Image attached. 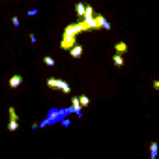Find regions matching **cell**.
<instances>
[{
	"label": "cell",
	"mask_w": 159,
	"mask_h": 159,
	"mask_svg": "<svg viewBox=\"0 0 159 159\" xmlns=\"http://www.w3.org/2000/svg\"><path fill=\"white\" fill-rule=\"evenodd\" d=\"M94 19H96V23H98V26H99V28L111 30V23H107V19H105L103 15H94Z\"/></svg>",
	"instance_id": "4"
},
{
	"label": "cell",
	"mask_w": 159,
	"mask_h": 159,
	"mask_svg": "<svg viewBox=\"0 0 159 159\" xmlns=\"http://www.w3.org/2000/svg\"><path fill=\"white\" fill-rule=\"evenodd\" d=\"M84 8H86V4H83V2H79V4L75 6V11H77L79 17H83V15H84Z\"/></svg>",
	"instance_id": "10"
},
{
	"label": "cell",
	"mask_w": 159,
	"mask_h": 159,
	"mask_svg": "<svg viewBox=\"0 0 159 159\" xmlns=\"http://www.w3.org/2000/svg\"><path fill=\"white\" fill-rule=\"evenodd\" d=\"M43 62H45L47 66H54V60H52L51 56H45V58H43Z\"/></svg>",
	"instance_id": "14"
},
{
	"label": "cell",
	"mask_w": 159,
	"mask_h": 159,
	"mask_svg": "<svg viewBox=\"0 0 159 159\" xmlns=\"http://www.w3.org/2000/svg\"><path fill=\"white\" fill-rule=\"evenodd\" d=\"M75 43H77V38H75V36H64L62 41H60V47H62L64 51H69Z\"/></svg>",
	"instance_id": "2"
},
{
	"label": "cell",
	"mask_w": 159,
	"mask_h": 159,
	"mask_svg": "<svg viewBox=\"0 0 159 159\" xmlns=\"http://www.w3.org/2000/svg\"><path fill=\"white\" fill-rule=\"evenodd\" d=\"M112 62H114V66H116V67H122V66H124V56L116 52V54L112 56Z\"/></svg>",
	"instance_id": "9"
},
{
	"label": "cell",
	"mask_w": 159,
	"mask_h": 159,
	"mask_svg": "<svg viewBox=\"0 0 159 159\" xmlns=\"http://www.w3.org/2000/svg\"><path fill=\"white\" fill-rule=\"evenodd\" d=\"M17 127H19V120H10V122H8V129H10V131H15Z\"/></svg>",
	"instance_id": "11"
},
{
	"label": "cell",
	"mask_w": 159,
	"mask_h": 159,
	"mask_svg": "<svg viewBox=\"0 0 159 159\" xmlns=\"http://www.w3.org/2000/svg\"><path fill=\"white\" fill-rule=\"evenodd\" d=\"M114 51H116L118 54H124V52H127V43H124V41H118V43H114Z\"/></svg>",
	"instance_id": "7"
},
{
	"label": "cell",
	"mask_w": 159,
	"mask_h": 159,
	"mask_svg": "<svg viewBox=\"0 0 159 159\" xmlns=\"http://www.w3.org/2000/svg\"><path fill=\"white\" fill-rule=\"evenodd\" d=\"M8 114H10V120H19V116H17V112H15V109H13V107H10V109H8Z\"/></svg>",
	"instance_id": "13"
},
{
	"label": "cell",
	"mask_w": 159,
	"mask_h": 159,
	"mask_svg": "<svg viewBox=\"0 0 159 159\" xmlns=\"http://www.w3.org/2000/svg\"><path fill=\"white\" fill-rule=\"evenodd\" d=\"M69 54H71L73 58H79V56L83 54V45H77V43H75V45L69 49Z\"/></svg>",
	"instance_id": "5"
},
{
	"label": "cell",
	"mask_w": 159,
	"mask_h": 159,
	"mask_svg": "<svg viewBox=\"0 0 159 159\" xmlns=\"http://www.w3.org/2000/svg\"><path fill=\"white\" fill-rule=\"evenodd\" d=\"M83 107H81V103H79V98L75 96V98H71V111L79 116V118H83V111H81Z\"/></svg>",
	"instance_id": "3"
},
{
	"label": "cell",
	"mask_w": 159,
	"mask_h": 159,
	"mask_svg": "<svg viewBox=\"0 0 159 159\" xmlns=\"http://www.w3.org/2000/svg\"><path fill=\"white\" fill-rule=\"evenodd\" d=\"M47 86L49 88H58L60 92H64V94H69L71 92V86L66 83V81H62V79H47Z\"/></svg>",
	"instance_id": "1"
},
{
	"label": "cell",
	"mask_w": 159,
	"mask_h": 159,
	"mask_svg": "<svg viewBox=\"0 0 159 159\" xmlns=\"http://www.w3.org/2000/svg\"><path fill=\"white\" fill-rule=\"evenodd\" d=\"M153 88H155V90H159V81H153Z\"/></svg>",
	"instance_id": "16"
},
{
	"label": "cell",
	"mask_w": 159,
	"mask_h": 159,
	"mask_svg": "<svg viewBox=\"0 0 159 159\" xmlns=\"http://www.w3.org/2000/svg\"><path fill=\"white\" fill-rule=\"evenodd\" d=\"M11 23H13V26H19V25H21V23H19V17H13Z\"/></svg>",
	"instance_id": "15"
},
{
	"label": "cell",
	"mask_w": 159,
	"mask_h": 159,
	"mask_svg": "<svg viewBox=\"0 0 159 159\" xmlns=\"http://www.w3.org/2000/svg\"><path fill=\"white\" fill-rule=\"evenodd\" d=\"M21 83H23V77H21V75H13V77L10 79V86H11V88L21 86Z\"/></svg>",
	"instance_id": "6"
},
{
	"label": "cell",
	"mask_w": 159,
	"mask_h": 159,
	"mask_svg": "<svg viewBox=\"0 0 159 159\" xmlns=\"http://www.w3.org/2000/svg\"><path fill=\"white\" fill-rule=\"evenodd\" d=\"M79 103H81V107H88L90 105V99L86 96H79Z\"/></svg>",
	"instance_id": "12"
},
{
	"label": "cell",
	"mask_w": 159,
	"mask_h": 159,
	"mask_svg": "<svg viewBox=\"0 0 159 159\" xmlns=\"http://www.w3.org/2000/svg\"><path fill=\"white\" fill-rule=\"evenodd\" d=\"M157 152H159V144L157 142H152L150 144V159H155L157 157Z\"/></svg>",
	"instance_id": "8"
}]
</instances>
